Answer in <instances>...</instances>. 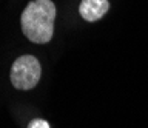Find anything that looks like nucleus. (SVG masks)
Wrapping results in <instances>:
<instances>
[{
  "label": "nucleus",
  "mask_w": 148,
  "mask_h": 128,
  "mask_svg": "<svg viewBox=\"0 0 148 128\" xmlns=\"http://www.w3.org/2000/svg\"><path fill=\"white\" fill-rule=\"evenodd\" d=\"M56 5L51 0H32L20 16L22 31L31 42L48 43L54 34Z\"/></svg>",
  "instance_id": "obj_1"
},
{
  "label": "nucleus",
  "mask_w": 148,
  "mask_h": 128,
  "mask_svg": "<svg viewBox=\"0 0 148 128\" xmlns=\"http://www.w3.org/2000/svg\"><path fill=\"white\" fill-rule=\"evenodd\" d=\"M40 76H42L40 62L29 54L17 57L11 66V73H9V79H11L14 88L23 91L34 88L39 84Z\"/></svg>",
  "instance_id": "obj_2"
},
{
  "label": "nucleus",
  "mask_w": 148,
  "mask_h": 128,
  "mask_svg": "<svg viewBox=\"0 0 148 128\" xmlns=\"http://www.w3.org/2000/svg\"><path fill=\"white\" fill-rule=\"evenodd\" d=\"M110 10V2L108 0H82L79 12L82 19L86 22H96L102 19Z\"/></svg>",
  "instance_id": "obj_3"
},
{
  "label": "nucleus",
  "mask_w": 148,
  "mask_h": 128,
  "mask_svg": "<svg viewBox=\"0 0 148 128\" xmlns=\"http://www.w3.org/2000/svg\"><path fill=\"white\" fill-rule=\"evenodd\" d=\"M28 128H51V127L45 119H34V120L29 122Z\"/></svg>",
  "instance_id": "obj_4"
}]
</instances>
